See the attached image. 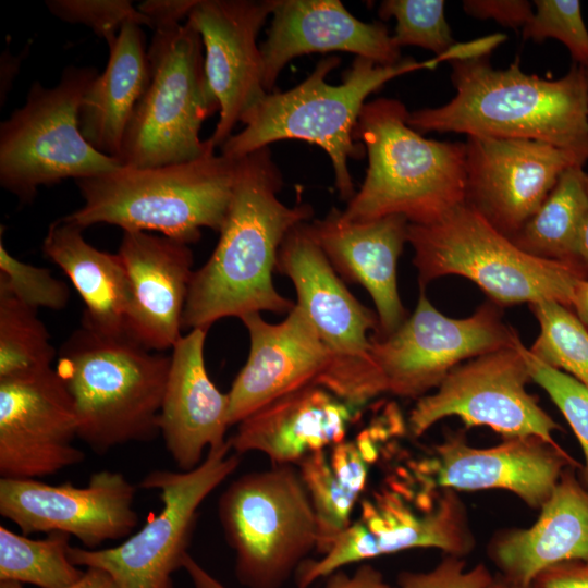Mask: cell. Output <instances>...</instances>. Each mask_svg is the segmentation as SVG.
I'll list each match as a JSON object with an SVG mask.
<instances>
[{"label": "cell", "instance_id": "6da1fadb", "mask_svg": "<svg viewBox=\"0 0 588 588\" xmlns=\"http://www.w3.org/2000/svg\"><path fill=\"white\" fill-rule=\"evenodd\" d=\"M271 150L265 147L236 160L229 210L209 259L194 270L183 314V328L208 330L225 318L294 307L272 281L286 234L313 216L308 204L287 206Z\"/></svg>", "mask_w": 588, "mask_h": 588}, {"label": "cell", "instance_id": "7a4b0ae2", "mask_svg": "<svg viewBox=\"0 0 588 588\" xmlns=\"http://www.w3.org/2000/svg\"><path fill=\"white\" fill-rule=\"evenodd\" d=\"M455 96L445 105L409 112L416 132L532 139L588 158V79L574 63L558 79L525 73L516 59L493 69L489 56L453 60Z\"/></svg>", "mask_w": 588, "mask_h": 588}, {"label": "cell", "instance_id": "3957f363", "mask_svg": "<svg viewBox=\"0 0 588 588\" xmlns=\"http://www.w3.org/2000/svg\"><path fill=\"white\" fill-rule=\"evenodd\" d=\"M453 59L451 53L421 62L408 58L381 65L356 57L341 84L331 85L326 78L341 59L322 58L298 85L285 91L267 93L245 113L241 120L244 127L226 139L220 148L221 155L237 160L284 139L317 145L330 158L340 197L348 201L356 193L348 159H360L366 151L362 143H355L354 132L368 96L397 76L432 70L440 62Z\"/></svg>", "mask_w": 588, "mask_h": 588}, {"label": "cell", "instance_id": "277c9868", "mask_svg": "<svg viewBox=\"0 0 588 588\" xmlns=\"http://www.w3.org/2000/svg\"><path fill=\"white\" fill-rule=\"evenodd\" d=\"M408 114L397 99L364 105L354 137L365 147L368 168L344 219L399 215L426 225L466 201L465 143L428 139L407 124Z\"/></svg>", "mask_w": 588, "mask_h": 588}, {"label": "cell", "instance_id": "5b68a950", "mask_svg": "<svg viewBox=\"0 0 588 588\" xmlns=\"http://www.w3.org/2000/svg\"><path fill=\"white\" fill-rule=\"evenodd\" d=\"M154 352L127 333L83 324L62 344L54 369L72 397L78 438L97 454L160 434L170 356Z\"/></svg>", "mask_w": 588, "mask_h": 588}, {"label": "cell", "instance_id": "8992f818", "mask_svg": "<svg viewBox=\"0 0 588 588\" xmlns=\"http://www.w3.org/2000/svg\"><path fill=\"white\" fill-rule=\"evenodd\" d=\"M236 160L208 154L159 167H120L76 181L83 205L63 218L84 230L95 224L123 232H158L184 244L201 229L220 232L233 194Z\"/></svg>", "mask_w": 588, "mask_h": 588}, {"label": "cell", "instance_id": "52a82bcc", "mask_svg": "<svg viewBox=\"0 0 588 588\" xmlns=\"http://www.w3.org/2000/svg\"><path fill=\"white\" fill-rule=\"evenodd\" d=\"M407 242L420 289L440 277L461 275L499 307L555 301L572 309L576 283L588 278L578 267L522 250L467 203L433 223H408Z\"/></svg>", "mask_w": 588, "mask_h": 588}, {"label": "cell", "instance_id": "ba28073f", "mask_svg": "<svg viewBox=\"0 0 588 588\" xmlns=\"http://www.w3.org/2000/svg\"><path fill=\"white\" fill-rule=\"evenodd\" d=\"M148 61L149 82L125 131L120 164L159 167L215 152L200 138L203 123L220 105L206 76L199 34L187 21L155 29Z\"/></svg>", "mask_w": 588, "mask_h": 588}, {"label": "cell", "instance_id": "9c48e42d", "mask_svg": "<svg viewBox=\"0 0 588 588\" xmlns=\"http://www.w3.org/2000/svg\"><path fill=\"white\" fill-rule=\"evenodd\" d=\"M98 74L94 66L69 65L53 87L34 82L25 103L1 122L0 184L20 204L32 203L41 185L122 167L95 149L79 130V108Z\"/></svg>", "mask_w": 588, "mask_h": 588}, {"label": "cell", "instance_id": "30bf717a", "mask_svg": "<svg viewBox=\"0 0 588 588\" xmlns=\"http://www.w3.org/2000/svg\"><path fill=\"white\" fill-rule=\"evenodd\" d=\"M218 514L245 588H280L317 546L316 515L293 465L233 480L219 499Z\"/></svg>", "mask_w": 588, "mask_h": 588}, {"label": "cell", "instance_id": "8fae6325", "mask_svg": "<svg viewBox=\"0 0 588 588\" xmlns=\"http://www.w3.org/2000/svg\"><path fill=\"white\" fill-rule=\"evenodd\" d=\"M230 451L228 441L210 449L192 470L148 473L139 487L158 491L160 512L117 547L91 550L71 546L70 561L106 571L119 588H173L172 576L188 553L198 507L240 464L238 454Z\"/></svg>", "mask_w": 588, "mask_h": 588}, {"label": "cell", "instance_id": "7c38bea8", "mask_svg": "<svg viewBox=\"0 0 588 588\" xmlns=\"http://www.w3.org/2000/svg\"><path fill=\"white\" fill-rule=\"evenodd\" d=\"M517 336L492 302L467 318H450L420 289L414 313L394 332L370 338L366 367L383 393L418 400L463 362L513 345Z\"/></svg>", "mask_w": 588, "mask_h": 588}, {"label": "cell", "instance_id": "4fadbf2b", "mask_svg": "<svg viewBox=\"0 0 588 588\" xmlns=\"http://www.w3.org/2000/svg\"><path fill=\"white\" fill-rule=\"evenodd\" d=\"M513 345L456 366L431 394L418 399L408 416V429L422 436L446 417H458L467 428L486 426L503 438L539 437L555 443L561 426L527 392L531 381L519 351Z\"/></svg>", "mask_w": 588, "mask_h": 588}, {"label": "cell", "instance_id": "5bb4252c", "mask_svg": "<svg viewBox=\"0 0 588 588\" xmlns=\"http://www.w3.org/2000/svg\"><path fill=\"white\" fill-rule=\"evenodd\" d=\"M475 546L467 512L456 491L443 489L434 505L416 513L397 493L383 492L362 503L357 520L341 534L319 560L296 571L298 588L344 565L416 548H432L464 558Z\"/></svg>", "mask_w": 588, "mask_h": 588}, {"label": "cell", "instance_id": "9a60e30c", "mask_svg": "<svg viewBox=\"0 0 588 588\" xmlns=\"http://www.w3.org/2000/svg\"><path fill=\"white\" fill-rule=\"evenodd\" d=\"M135 493L123 474L110 470L93 474L84 487L0 478V514L25 536L63 532L93 550L132 534L138 524Z\"/></svg>", "mask_w": 588, "mask_h": 588}, {"label": "cell", "instance_id": "2e32d148", "mask_svg": "<svg viewBox=\"0 0 588 588\" xmlns=\"http://www.w3.org/2000/svg\"><path fill=\"white\" fill-rule=\"evenodd\" d=\"M466 201L512 237L544 201L560 175L588 158L548 143L467 136Z\"/></svg>", "mask_w": 588, "mask_h": 588}, {"label": "cell", "instance_id": "e0dca14e", "mask_svg": "<svg viewBox=\"0 0 588 588\" xmlns=\"http://www.w3.org/2000/svg\"><path fill=\"white\" fill-rule=\"evenodd\" d=\"M75 438V407L54 368L0 380L1 478L38 479L84 462Z\"/></svg>", "mask_w": 588, "mask_h": 588}, {"label": "cell", "instance_id": "ac0fdd59", "mask_svg": "<svg viewBox=\"0 0 588 588\" xmlns=\"http://www.w3.org/2000/svg\"><path fill=\"white\" fill-rule=\"evenodd\" d=\"M277 0H198L187 22L199 34L205 71L219 101V119L207 139L216 150L267 94L257 38Z\"/></svg>", "mask_w": 588, "mask_h": 588}, {"label": "cell", "instance_id": "d6986e66", "mask_svg": "<svg viewBox=\"0 0 588 588\" xmlns=\"http://www.w3.org/2000/svg\"><path fill=\"white\" fill-rule=\"evenodd\" d=\"M277 270L293 282L297 303L307 313L331 362L318 385L334 392L355 366L368 358L369 332L378 331V316L347 290L322 249L309 223L294 226L278 254Z\"/></svg>", "mask_w": 588, "mask_h": 588}, {"label": "cell", "instance_id": "ffe728a7", "mask_svg": "<svg viewBox=\"0 0 588 588\" xmlns=\"http://www.w3.org/2000/svg\"><path fill=\"white\" fill-rule=\"evenodd\" d=\"M579 464L556 442L539 437L503 438L490 448H475L452 433L434 445L431 458L417 469L428 488L453 491L506 490L540 509L562 473Z\"/></svg>", "mask_w": 588, "mask_h": 588}, {"label": "cell", "instance_id": "44dd1931", "mask_svg": "<svg viewBox=\"0 0 588 588\" xmlns=\"http://www.w3.org/2000/svg\"><path fill=\"white\" fill-rule=\"evenodd\" d=\"M241 320L248 332L249 352L228 392L230 426L286 393L318 385L331 362L328 347L298 304L280 323L265 321L259 313Z\"/></svg>", "mask_w": 588, "mask_h": 588}, {"label": "cell", "instance_id": "7402d4cb", "mask_svg": "<svg viewBox=\"0 0 588 588\" xmlns=\"http://www.w3.org/2000/svg\"><path fill=\"white\" fill-rule=\"evenodd\" d=\"M128 284L125 331L155 352L180 340L194 273L187 244L149 232H123L118 250Z\"/></svg>", "mask_w": 588, "mask_h": 588}, {"label": "cell", "instance_id": "603a6c76", "mask_svg": "<svg viewBox=\"0 0 588 588\" xmlns=\"http://www.w3.org/2000/svg\"><path fill=\"white\" fill-rule=\"evenodd\" d=\"M271 17L260 45L267 93L291 60L309 53L343 51L381 65L402 60L384 24L356 19L339 0H277Z\"/></svg>", "mask_w": 588, "mask_h": 588}, {"label": "cell", "instance_id": "cb8c5ba5", "mask_svg": "<svg viewBox=\"0 0 588 588\" xmlns=\"http://www.w3.org/2000/svg\"><path fill=\"white\" fill-rule=\"evenodd\" d=\"M408 221L399 215L350 221L332 208L324 218L309 223V231L343 279L364 286L371 296L382 338L407 318L396 279L399 257L407 242Z\"/></svg>", "mask_w": 588, "mask_h": 588}, {"label": "cell", "instance_id": "d4e9b609", "mask_svg": "<svg viewBox=\"0 0 588 588\" xmlns=\"http://www.w3.org/2000/svg\"><path fill=\"white\" fill-rule=\"evenodd\" d=\"M207 330L192 329L172 347L159 416L167 451L184 471L196 468L204 452L223 446L229 397L210 379L204 358Z\"/></svg>", "mask_w": 588, "mask_h": 588}, {"label": "cell", "instance_id": "484cf974", "mask_svg": "<svg viewBox=\"0 0 588 588\" xmlns=\"http://www.w3.org/2000/svg\"><path fill=\"white\" fill-rule=\"evenodd\" d=\"M355 408L309 384L264 405L237 424L228 441L236 454L261 452L273 465H296L307 454L345 440Z\"/></svg>", "mask_w": 588, "mask_h": 588}, {"label": "cell", "instance_id": "4316f807", "mask_svg": "<svg viewBox=\"0 0 588 588\" xmlns=\"http://www.w3.org/2000/svg\"><path fill=\"white\" fill-rule=\"evenodd\" d=\"M567 467L537 520L527 528L504 529L494 535L488 555L498 574L520 585L553 564L588 559V487Z\"/></svg>", "mask_w": 588, "mask_h": 588}, {"label": "cell", "instance_id": "83f0119b", "mask_svg": "<svg viewBox=\"0 0 588 588\" xmlns=\"http://www.w3.org/2000/svg\"><path fill=\"white\" fill-rule=\"evenodd\" d=\"M108 47L107 65L84 96L78 125L95 149L118 160L130 120L149 82V61L145 35L135 23H125Z\"/></svg>", "mask_w": 588, "mask_h": 588}, {"label": "cell", "instance_id": "f1b7e54d", "mask_svg": "<svg viewBox=\"0 0 588 588\" xmlns=\"http://www.w3.org/2000/svg\"><path fill=\"white\" fill-rule=\"evenodd\" d=\"M84 229L63 217L51 222L42 253L71 281L85 304L82 324L105 334H124L127 277L120 256L90 245Z\"/></svg>", "mask_w": 588, "mask_h": 588}, {"label": "cell", "instance_id": "f546056e", "mask_svg": "<svg viewBox=\"0 0 588 588\" xmlns=\"http://www.w3.org/2000/svg\"><path fill=\"white\" fill-rule=\"evenodd\" d=\"M376 457L371 440L343 441L304 456L296 467L308 492L317 522V546L327 553L351 525V514L368 476V465Z\"/></svg>", "mask_w": 588, "mask_h": 588}, {"label": "cell", "instance_id": "4dcf8cb0", "mask_svg": "<svg viewBox=\"0 0 588 588\" xmlns=\"http://www.w3.org/2000/svg\"><path fill=\"white\" fill-rule=\"evenodd\" d=\"M587 177L584 166L566 169L541 206L510 240L529 255L586 272L579 249L588 210Z\"/></svg>", "mask_w": 588, "mask_h": 588}, {"label": "cell", "instance_id": "1f68e13d", "mask_svg": "<svg viewBox=\"0 0 588 588\" xmlns=\"http://www.w3.org/2000/svg\"><path fill=\"white\" fill-rule=\"evenodd\" d=\"M71 536L50 532L32 539L0 526V581L65 588L84 574L68 555Z\"/></svg>", "mask_w": 588, "mask_h": 588}, {"label": "cell", "instance_id": "d6a6232c", "mask_svg": "<svg viewBox=\"0 0 588 588\" xmlns=\"http://www.w3.org/2000/svg\"><path fill=\"white\" fill-rule=\"evenodd\" d=\"M56 355L37 310L0 290V380L47 371Z\"/></svg>", "mask_w": 588, "mask_h": 588}, {"label": "cell", "instance_id": "836d02e7", "mask_svg": "<svg viewBox=\"0 0 588 588\" xmlns=\"http://www.w3.org/2000/svg\"><path fill=\"white\" fill-rule=\"evenodd\" d=\"M529 308L540 326L529 351L588 388V329L571 308L555 301L532 303Z\"/></svg>", "mask_w": 588, "mask_h": 588}, {"label": "cell", "instance_id": "e575fe53", "mask_svg": "<svg viewBox=\"0 0 588 588\" xmlns=\"http://www.w3.org/2000/svg\"><path fill=\"white\" fill-rule=\"evenodd\" d=\"M444 9L443 0H384L378 14L382 20L395 19L392 39L400 49L416 46L442 57L456 45Z\"/></svg>", "mask_w": 588, "mask_h": 588}, {"label": "cell", "instance_id": "d590c367", "mask_svg": "<svg viewBox=\"0 0 588 588\" xmlns=\"http://www.w3.org/2000/svg\"><path fill=\"white\" fill-rule=\"evenodd\" d=\"M518 347L531 381L549 394L573 429L583 450V474L588 487V388L571 375L538 359L520 340Z\"/></svg>", "mask_w": 588, "mask_h": 588}, {"label": "cell", "instance_id": "8d00e7d4", "mask_svg": "<svg viewBox=\"0 0 588 588\" xmlns=\"http://www.w3.org/2000/svg\"><path fill=\"white\" fill-rule=\"evenodd\" d=\"M535 10L522 28L524 39L562 42L574 63L588 66V29L578 0H535Z\"/></svg>", "mask_w": 588, "mask_h": 588}, {"label": "cell", "instance_id": "74e56055", "mask_svg": "<svg viewBox=\"0 0 588 588\" xmlns=\"http://www.w3.org/2000/svg\"><path fill=\"white\" fill-rule=\"evenodd\" d=\"M0 290L34 310L63 309L70 298L66 283L54 278L46 268L19 260L0 240Z\"/></svg>", "mask_w": 588, "mask_h": 588}, {"label": "cell", "instance_id": "f35d334b", "mask_svg": "<svg viewBox=\"0 0 588 588\" xmlns=\"http://www.w3.org/2000/svg\"><path fill=\"white\" fill-rule=\"evenodd\" d=\"M49 12L58 19L85 25L111 45L128 22L150 27V22L130 0H48Z\"/></svg>", "mask_w": 588, "mask_h": 588}, {"label": "cell", "instance_id": "ab89813d", "mask_svg": "<svg viewBox=\"0 0 588 588\" xmlns=\"http://www.w3.org/2000/svg\"><path fill=\"white\" fill-rule=\"evenodd\" d=\"M491 580L489 569L477 564L469 569L461 558L445 556L427 572H403L397 588H487Z\"/></svg>", "mask_w": 588, "mask_h": 588}, {"label": "cell", "instance_id": "60d3db41", "mask_svg": "<svg viewBox=\"0 0 588 588\" xmlns=\"http://www.w3.org/2000/svg\"><path fill=\"white\" fill-rule=\"evenodd\" d=\"M182 568L188 574L194 588H226L210 575L189 553L182 562ZM328 588H397L385 581L382 574L370 565L359 566L353 576L334 577Z\"/></svg>", "mask_w": 588, "mask_h": 588}, {"label": "cell", "instance_id": "b9f144b4", "mask_svg": "<svg viewBox=\"0 0 588 588\" xmlns=\"http://www.w3.org/2000/svg\"><path fill=\"white\" fill-rule=\"evenodd\" d=\"M463 9L470 16L491 19L511 28H523L534 13L527 0H464Z\"/></svg>", "mask_w": 588, "mask_h": 588}, {"label": "cell", "instance_id": "7bdbcfd3", "mask_svg": "<svg viewBox=\"0 0 588 588\" xmlns=\"http://www.w3.org/2000/svg\"><path fill=\"white\" fill-rule=\"evenodd\" d=\"M531 588H588V559L563 561L539 572Z\"/></svg>", "mask_w": 588, "mask_h": 588}, {"label": "cell", "instance_id": "ee69618b", "mask_svg": "<svg viewBox=\"0 0 588 588\" xmlns=\"http://www.w3.org/2000/svg\"><path fill=\"white\" fill-rule=\"evenodd\" d=\"M198 0H146L137 5L148 17L150 28L158 29L181 24L188 16Z\"/></svg>", "mask_w": 588, "mask_h": 588}, {"label": "cell", "instance_id": "f6af8a7d", "mask_svg": "<svg viewBox=\"0 0 588 588\" xmlns=\"http://www.w3.org/2000/svg\"><path fill=\"white\" fill-rule=\"evenodd\" d=\"M0 588H23L15 581H0ZM65 588H119L109 573L98 567H87L83 576Z\"/></svg>", "mask_w": 588, "mask_h": 588}, {"label": "cell", "instance_id": "bcb514c9", "mask_svg": "<svg viewBox=\"0 0 588 588\" xmlns=\"http://www.w3.org/2000/svg\"><path fill=\"white\" fill-rule=\"evenodd\" d=\"M572 310L588 329V278L576 283L572 297Z\"/></svg>", "mask_w": 588, "mask_h": 588}, {"label": "cell", "instance_id": "7dc6e473", "mask_svg": "<svg viewBox=\"0 0 588 588\" xmlns=\"http://www.w3.org/2000/svg\"><path fill=\"white\" fill-rule=\"evenodd\" d=\"M587 188H588V177H587ZM579 255H580L581 264L588 274V210H587L586 219H585L584 226L581 230Z\"/></svg>", "mask_w": 588, "mask_h": 588}, {"label": "cell", "instance_id": "c3c4849f", "mask_svg": "<svg viewBox=\"0 0 588 588\" xmlns=\"http://www.w3.org/2000/svg\"><path fill=\"white\" fill-rule=\"evenodd\" d=\"M487 588H531V586L512 583L497 573Z\"/></svg>", "mask_w": 588, "mask_h": 588}, {"label": "cell", "instance_id": "681fc988", "mask_svg": "<svg viewBox=\"0 0 588 588\" xmlns=\"http://www.w3.org/2000/svg\"><path fill=\"white\" fill-rule=\"evenodd\" d=\"M586 69V74H587V79H588V66L585 68Z\"/></svg>", "mask_w": 588, "mask_h": 588}]
</instances>
